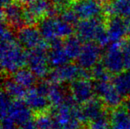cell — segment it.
Returning a JSON list of instances; mask_svg holds the SVG:
<instances>
[{
  "label": "cell",
  "mask_w": 130,
  "mask_h": 129,
  "mask_svg": "<svg viewBox=\"0 0 130 129\" xmlns=\"http://www.w3.org/2000/svg\"><path fill=\"white\" fill-rule=\"evenodd\" d=\"M47 96L50 104L54 108L63 104L68 98V96H67L66 91H65L64 88L61 86V84L54 82H51L50 85Z\"/></svg>",
  "instance_id": "603a6c76"
},
{
  "label": "cell",
  "mask_w": 130,
  "mask_h": 129,
  "mask_svg": "<svg viewBox=\"0 0 130 129\" xmlns=\"http://www.w3.org/2000/svg\"><path fill=\"white\" fill-rule=\"evenodd\" d=\"M128 35L130 36V23H129V29H128Z\"/></svg>",
  "instance_id": "74e56055"
},
{
  "label": "cell",
  "mask_w": 130,
  "mask_h": 129,
  "mask_svg": "<svg viewBox=\"0 0 130 129\" xmlns=\"http://www.w3.org/2000/svg\"><path fill=\"white\" fill-rule=\"evenodd\" d=\"M17 39L19 44L26 50H32L42 46H47L38 28L33 26H25L18 30Z\"/></svg>",
  "instance_id": "5bb4252c"
},
{
  "label": "cell",
  "mask_w": 130,
  "mask_h": 129,
  "mask_svg": "<svg viewBox=\"0 0 130 129\" xmlns=\"http://www.w3.org/2000/svg\"><path fill=\"white\" fill-rule=\"evenodd\" d=\"M3 21L11 28L21 29L26 26L25 19V8L18 2L12 1L8 4L3 6Z\"/></svg>",
  "instance_id": "9a60e30c"
},
{
  "label": "cell",
  "mask_w": 130,
  "mask_h": 129,
  "mask_svg": "<svg viewBox=\"0 0 130 129\" xmlns=\"http://www.w3.org/2000/svg\"><path fill=\"white\" fill-rule=\"evenodd\" d=\"M112 129H130V116L123 106L113 108L109 114Z\"/></svg>",
  "instance_id": "ffe728a7"
},
{
  "label": "cell",
  "mask_w": 130,
  "mask_h": 129,
  "mask_svg": "<svg viewBox=\"0 0 130 129\" xmlns=\"http://www.w3.org/2000/svg\"><path fill=\"white\" fill-rule=\"evenodd\" d=\"M50 85L46 81H41L27 90L24 97L27 106L36 114L46 112L51 105L47 96Z\"/></svg>",
  "instance_id": "5b68a950"
},
{
  "label": "cell",
  "mask_w": 130,
  "mask_h": 129,
  "mask_svg": "<svg viewBox=\"0 0 130 129\" xmlns=\"http://www.w3.org/2000/svg\"><path fill=\"white\" fill-rule=\"evenodd\" d=\"M38 29L47 43L57 40H64L73 35V26L60 16H48L39 22Z\"/></svg>",
  "instance_id": "277c9868"
},
{
  "label": "cell",
  "mask_w": 130,
  "mask_h": 129,
  "mask_svg": "<svg viewBox=\"0 0 130 129\" xmlns=\"http://www.w3.org/2000/svg\"><path fill=\"white\" fill-rule=\"evenodd\" d=\"M70 96L77 104L83 105L95 96L94 83L90 77H81L72 81L69 85Z\"/></svg>",
  "instance_id": "30bf717a"
},
{
  "label": "cell",
  "mask_w": 130,
  "mask_h": 129,
  "mask_svg": "<svg viewBox=\"0 0 130 129\" xmlns=\"http://www.w3.org/2000/svg\"><path fill=\"white\" fill-rule=\"evenodd\" d=\"M12 77L26 89H30V88L36 86L37 78L28 67L27 68H25V67L21 68L18 72L13 73Z\"/></svg>",
  "instance_id": "484cf974"
},
{
  "label": "cell",
  "mask_w": 130,
  "mask_h": 129,
  "mask_svg": "<svg viewBox=\"0 0 130 129\" xmlns=\"http://www.w3.org/2000/svg\"><path fill=\"white\" fill-rule=\"evenodd\" d=\"M122 106L124 108V109L126 110V112H127L128 114L130 116V97L126 98V99L124 100Z\"/></svg>",
  "instance_id": "d590c367"
},
{
  "label": "cell",
  "mask_w": 130,
  "mask_h": 129,
  "mask_svg": "<svg viewBox=\"0 0 130 129\" xmlns=\"http://www.w3.org/2000/svg\"><path fill=\"white\" fill-rule=\"evenodd\" d=\"M60 17L63 18L64 21H66L67 22L70 23L73 26L76 25L77 23L78 22V16H77L76 12L73 11V9L72 8H67V9H64L61 11L60 13Z\"/></svg>",
  "instance_id": "4dcf8cb0"
},
{
  "label": "cell",
  "mask_w": 130,
  "mask_h": 129,
  "mask_svg": "<svg viewBox=\"0 0 130 129\" xmlns=\"http://www.w3.org/2000/svg\"><path fill=\"white\" fill-rule=\"evenodd\" d=\"M123 55H124L125 70L130 71V39L124 40L121 42Z\"/></svg>",
  "instance_id": "1f68e13d"
},
{
  "label": "cell",
  "mask_w": 130,
  "mask_h": 129,
  "mask_svg": "<svg viewBox=\"0 0 130 129\" xmlns=\"http://www.w3.org/2000/svg\"><path fill=\"white\" fill-rule=\"evenodd\" d=\"M20 127H21V129H39L36 125L35 119H31L28 121L27 123L22 125Z\"/></svg>",
  "instance_id": "e575fe53"
},
{
  "label": "cell",
  "mask_w": 130,
  "mask_h": 129,
  "mask_svg": "<svg viewBox=\"0 0 130 129\" xmlns=\"http://www.w3.org/2000/svg\"><path fill=\"white\" fill-rule=\"evenodd\" d=\"M50 48L48 49V58L50 67H58L70 62V59L64 49L63 40H57L49 44Z\"/></svg>",
  "instance_id": "ac0fdd59"
},
{
  "label": "cell",
  "mask_w": 130,
  "mask_h": 129,
  "mask_svg": "<svg viewBox=\"0 0 130 129\" xmlns=\"http://www.w3.org/2000/svg\"><path fill=\"white\" fill-rule=\"evenodd\" d=\"M13 101H14V100L3 90V92L1 94V116L2 118L8 115Z\"/></svg>",
  "instance_id": "f546056e"
},
{
  "label": "cell",
  "mask_w": 130,
  "mask_h": 129,
  "mask_svg": "<svg viewBox=\"0 0 130 129\" xmlns=\"http://www.w3.org/2000/svg\"><path fill=\"white\" fill-rule=\"evenodd\" d=\"M54 6V8H55L59 11L67 9L69 8L71 4H73V0H50Z\"/></svg>",
  "instance_id": "d6a6232c"
},
{
  "label": "cell",
  "mask_w": 130,
  "mask_h": 129,
  "mask_svg": "<svg viewBox=\"0 0 130 129\" xmlns=\"http://www.w3.org/2000/svg\"><path fill=\"white\" fill-rule=\"evenodd\" d=\"M108 12L112 16H118L130 22V0H109Z\"/></svg>",
  "instance_id": "7402d4cb"
},
{
  "label": "cell",
  "mask_w": 130,
  "mask_h": 129,
  "mask_svg": "<svg viewBox=\"0 0 130 129\" xmlns=\"http://www.w3.org/2000/svg\"><path fill=\"white\" fill-rule=\"evenodd\" d=\"M35 121L39 129H52L53 117L51 114H48L46 112L38 114Z\"/></svg>",
  "instance_id": "4316f807"
},
{
  "label": "cell",
  "mask_w": 130,
  "mask_h": 129,
  "mask_svg": "<svg viewBox=\"0 0 130 129\" xmlns=\"http://www.w3.org/2000/svg\"><path fill=\"white\" fill-rule=\"evenodd\" d=\"M54 6L50 0H35L25 8L26 26H33L49 16Z\"/></svg>",
  "instance_id": "4fadbf2b"
},
{
  "label": "cell",
  "mask_w": 130,
  "mask_h": 129,
  "mask_svg": "<svg viewBox=\"0 0 130 129\" xmlns=\"http://www.w3.org/2000/svg\"><path fill=\"white\" fill-rule=\"evenodd\" d=\"M3 91L10 96L13 100H22L24 99L27 92L26 88L20 85L12 77L6 78L3 84Z\"/></svg>",
  "instance_id": "cb8c5ba5"
},
{
  "label": "cell",
  "mask_w": 130,
  "mask_h": 129,
  "mask_svg": "<svg viewBox=\"0 0 130 129\" xmlns=\"http://www.w3.org/2000/svg\"><path fill=\"white\" fill-rule=\"evenodd\" d=\"M105 105L99 99L93 98L81 107V115L83 123H90L104 116L108 112L105 110Z\"/></svg>",
  "instance_id": "e0dca14e"
},
{
  "label": "cell",
  "mask_w": 130,
  "mask_h": 129,
  "mask_svg": "<svg viewBox=\"0 0 130 129\" xmlns=\"http://www.w3.org/2000/svg\"><path fill=\"white\" fill-rule=\"evenodd\" d=\"M103 53L101 52V46L95 42H85L78 55L77 63L83 70L91 71L100 63Z\"/></svg>",
  "instance_id": "7c38bea8"
},
{
  "label": "cell",
  "mask_w": 130,
  "mask_h": 129,
  "mask_svg": "<svg viewBox=\"0 0 130 129\" xmlns=\"http://www.w3.org/2000/svg\"><path fill=\"white\" fill-rule=\"evenodd\" d=\"M101 63L109 74L116 75L125 70L121 42L112 43L107 46L102 55Z\"/></svg>",
  "instance_id": "52a82bcc"
},
{
  "label": "cell",
  "mask_w": 130,
  "mask_h": 129,
  "mask_svg": "<svg viewBox=\"0 0 130 129\" xmlns=\"http://www.w3.org/2000/svg\"><path fill=\"white\" fill-rule=\"evenodd\" d=\"M94 86L95 96L107 108H117L122 103L123 97L116 90L112 81H109V80L95 81Z\"/></svg>",
  "instance_id": "9c48e42d"
},
{
  "label": "cell",
  "mask_w": 130,
  "mask_h": 129,
  "mask_svg": "<svg viewBox=\"0 0 130 129\" xmlns=\"http://www.w3.org/2000/svg\"><path fill=\"white\" fill-rule=\"evenodd\" d=\"M83 41L77 35H70L63 40L64 49L71 60L77 59L83 48Z\"/></svg>",
  "instance_id": "d4e9b609"
},
{
  "label": "cell",
  "mask_w": 130,
  "mask_h": 129,
  "mask_svg": "<svg viewBox=\"0 0 130 129\" xmlns=\"http://www.w3.org/2000/svg\"><path fill=\"white\" fill-rule=\"evenodd\" d=\"M1 66L6 74L12 75L27 63V52L20 45L12 28L5 23L1 26Z\"/></svg>",
  "instance_id": "6da1fadb"
},
{
  "label": "cell",
  "mask_w": 130,
  "mask_h": 129,
  "mask_svg": "<svg viewBox=\"0 0 130 129\" xmlns=\"http://www.w3.org/2000/svg\"><path fill=\"white\" fill-rule=\"evenodd\" d=\"M112 82L123 98L130 97V71L124 70L112 78Z\"/></svg>",
  "instance_id": "44dd1931"
},
{
  "label": "cell",
  "mask_w": 130,
  "mask_h": 129,
  "mask_svg": "<svg viewBox=\"0 0 130 129\" xmlns=\"http://www.w3.org/2000/svg\"><path fill=\"white\" fill-rule=\"evenodd\" d=\"M88 71L83 70L77 63H68L63 66L54 67L49 74L50 80L54 83H71L81 77H90Z\"/></svg>",
  "instance_id": "ba28073f"
},
{
  "label": "cell",
  "mask_w": 130,
  "mask_h": 129,
  "mask_svg": "<svg viewBox=\"0 0 130 129\" xmlns=\"http://www.w3.org/2000/svg\"><path fill=\"white\" fill-rule=\"evenodd\" d=\"M14 120L18 127L33 119V112L27 106L25 101L21 100H14L8 114Z\"/></svg>",
  "instance_id": "d6986e66"
},
{
  "label": "cell",
  "mask_w": 130,
  "mask_h": 129,
  "mask_svg": "<svg viewBox=\"0 0 130 129\" xmlns=\"http://www.w3.org/2000/svg\"><path fill=\"white\" fill-rule=\"evenodd\" d=\"M18 125L8 115L2 118L1 129H18Z\"/></svg>",
  "instance_id": "836d02e7"
},
{
  "label": "cell",
  "mask_w": 130,
  "mask_h": 129,
  "mask_svg": "<svg viewBox=\"0 0 130 129\" xmlns=\"http://www.w3.org/2000/svg\"><path fill=\"white\" fill-rule=\"evenodd\" d=\"M91 129H112L109 122V114H106L98 119L89 123Z\"/></svg>",
  "instance_id": "f1b7e54d"
},
{
  "label": "cell",
  "mask_w": 130,
  "mask_h": 129,
  "mask_svg": "<svg viewBox=\"0 0 130 129\" xmlns=\"http://www.w3.org/2000/svg\"><path fill=\"white\" fill-rule=\"evenodd\" d=\"M80 129H91V128L90 127H87V128L86 127H81Z\"/></svg>",
  "instance_id": "f35d334b"
},
{
  "label": "cell",
  "mask_w": 130,
  "mask_h": 129,
  "mask_svg": "<svg viewBox=\"0 0 130 129\" xmlns=\"http://www.w3.org/2000/svg\"><path fill=\"white\" fill-rule=\"evenodd\" d=\"M15 1L19 3L20 4H22V6H27V5H29L30 3H31L32 2L35 1V0H15Z\"/></svg>",
  "instance_id": "8d00e7d4"
},
{
  "label": "cell",
  "mask_w": 130,
  "mask_h": 129,
  "mask_svg": "<svg viewBox=\"0 0 130 129\" xmlns=\"http://www.w3.org/2000/svg\"><path fill=\"white\" fill-rule=\"evenodd\" d=\"M73 9L80 20L102 17L105 6L102 0H76Z\"/></svg>",
  "instance_id": "8fae6325"
},
{
  "label": "cell",
  "mask_w": 130,
  "mask_h": 129,
  "mask_svg": "<svg viewBox=\"0 0 130 129\" xmlns=\"http://www.w3.org/2000/svg\"><path fill=\"white\" fill-rule=\"evenodd\" d=\"M51 114L53 117L52 129H80L83 123L81 108L77 106L71 96L63 104L54 108Z\"/></svg>",
  "instance_id": "7a4b0ae2"
},
{
  "label": "cell",
  "mask_w": 130,
  "mask_h": 129,
  "mask_svg": "<svg viewBox=\"0 0 130 129\" xmlns=\"http://www.w3.org/2000/svg\"><path fill=\"white\" fill-rule=\"evenodd\" d=\"M47 52V46L39 47L27 52L26 66L36 77L44 78L49 76L50 72V64Z\"/></svg>",
  "instance_id": "8992f818"
},
{
  "label": "cell",
  "mask_w": 130,
  "mask_h": 129,
  "mask_svg": "<svg viewBox=\"0 0 130 129\" xmlns=\"http://www.w3.org/2000/svg\"><path fill=\"white\" fill-rule=\"evenodd\" d=\"M129 22L118 16H110L106 22V30L112 43L122 42L128 35Z\"/></svg>",
  "instance_id": "2e32d148"
},
{
  "label": "cell",
  "mask_w": 130,
  "mask_h": 129,
  "mask_svg": "<svg viewBox=\"0 0 130 129\" xmlns=\"http://www.w3.org/2000/svg\"><path fill=\"white\" fill-rule=\"evenodd\" d=\"M76 35L83 42H95L101 47L109 42L106 30V22L103 18L80 20L75 25Z\"/></svg>",
  "instance_id": "3957f363"
},
{
  "label": "cell",
  "mask_w": 130,
  "mask_h": 129,
  "mask_svg": "<svg viewBox=\"0 0 130 129\" xmlns=\"http://www.w3.org/2000/svg\"><path fill=\"white\" fill-rule=\"evenodd\" d=\"M91 76L94 78L95 81L101 80H109V72L105 67L102 64V63H99L96 64L93 68L91 70Z\"/></svg>",
  "instance_id": "83f0119b"
}]
</instances>
